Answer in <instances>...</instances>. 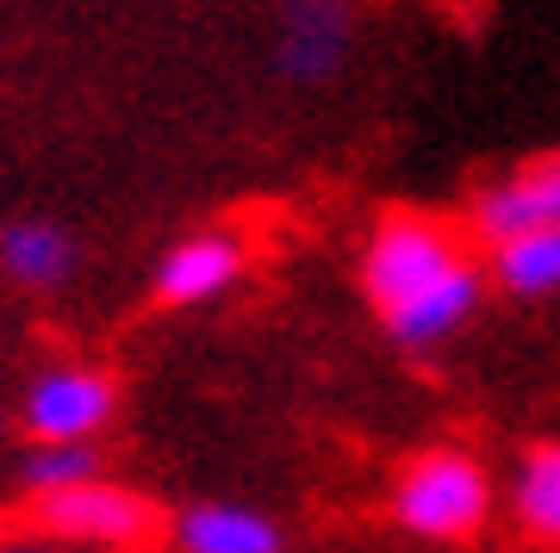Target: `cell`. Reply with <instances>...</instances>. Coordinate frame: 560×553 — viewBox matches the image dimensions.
Instances as JSON below:
<instances>
[{"label":"cell","instance_id":"4","mask_svg":"<svg viewBox=\"0 0 560 553\" xmlns=\"http://www.w3.org/2000/svg\"><path fill=\"white\" fill-rule=\"evenodd\" d=\"M113 411H119V386L88 361L44 367L20 398V423L32 442H94L113 423Z\"/></svg>","mask_w":560,"mask_h":553},{"label":"cell","instance_id":"1","mask_svg":"<svg viewBox=\"0 0 560 553\" xmlns=\"http://www.w3.org/2000/svg\"><path fill=\"white\" fill-rule=\"evenodd\" d=\"M361 293L399 349H442L486 298V261L448 217L386 212L361 243Z\"/></svg>","mask_w":560,"mask_h":553},{"label":"cell","instance_id":"7","mask_svg":"<svg viewBox=\"0 0 560 553\" xmlns=\"http://www.w3.org/2000/svg\"><path fill=\"white\" fill-rule=\"evenodd\" d=\"M243 268H249V249H243L237 231H194V237L162 249L150 293L168 311H194V305H212V298L231 293L243 280Z\"/></svg>","mask_w":560,"mask_h":553},{"label":"cell","instance_id":"11","mask_svg":"<svg viewBox=\"0 0 560 553\" xmlns=\"http://www.w3.org/2000/svg\"><path fill=\"white\" fill-rule=\"evenodd\" d=\"M486 280L511 298H560V231H529L492 249Z\"/></svg>","mask_w":560,"mask_h":553},{"label":"cell","instance_id":"3","mask_svg":"<svg viewBox=\"0 0 560 553\" xmlns=\"http://www.w3.org/2000/svg\"><path fill=\"white\" fill-rule=\"evenodd\" d=\"M32 529H38V541H50V548H143L150 534H156V504L143 492H131V485H119V479H81V485H62V492H44L32 497Z\"/></svg>","mask_w":560,"mask_h":553},{"label":"cell","instance_id":"2","mask_svg":"<svg viewBox=\"0 0 560 553\" xmlns=\"http://www.w3.org/2000/svg\"><path fill=\"white\" fill-rule=\"evenodd\" d=\"M492 510H499V485L486 473V460L467 448H423L393 479V522L430 548L474 541L492 522Z\"/></svg>","mask_w":560,"mask_h":553},{"label":"cell","instance_id":"13","mask_svg":"<svg viewBox=\"0 0 560 553\" xmlns=\"http://www.w3.org/2000/svg\"><path fill=\"white\" fill-rule=\"evenodd\" d=\"M0 553H62V548H50V541H7Z\"/></svg>","mask_w":560,"mask_h":553},{"label":"cell","instance_id":"9","mask_svg":"<svg viewBox=\"0 0 560 553\" xmlns=\"http://www.w3.org/2000/svg\"><path fill=\"white\" fill-rule=\"evenodd\" d=\"M0 268H7V280H20L32 293H57L62 280L75 274V237L50 217H20V224L0 231Z\"/></svg>","mask_w":560,"mask_h":553},{"label":"cell","instance_id":"5","mask_svg":"<svg viewBox=\"0 0 560 553\" xmlns=\"http://www.w3.org/2000/svg\"><path fill=\"white\" fill-rule=\"evenodd\" d=\"M467 231L486 249L529 237V231H560V150L529 156L517 168H504L499 180H486L474 205H467Z\"/></svg>","mask_w":560,"mask_h":553},{"label":"cell","instance_id":"6","mask_svg":"<svg viewBox=\"0 0 560 553\" xmlns=\"http://www.w3.org/2000/svg\"><path fill=\"white\" fill-rule=\"evenodd\" d=\"M355 50V7L349 0H280L275 69L293 87H324L342 75Z\"/></svg>","mask_w":560,"mask_h":553},{"label":"cell","instance_id":"12","mask_svg":"<svg viewBox=\"0 0 560 553\" xmlns=\"http://www.w3.org/2000/svg\"><path fill=\"white\" fill-rule=\"evenodd\" d=\"M94 473H101L94 442H32V455H25V492L32 497L81 485V479H94Z\"/></svg>","mask_w":560,"mask_h":553},{"label":"cell","instance_id":"8","mask_svg":"<svg viewBox=\"0 0 560 553\" xmlns=\"http://www.w3.org/2000/svg\"><path fill=\"white\" fill-rule=\"evenodd\" d=\"M175 553H280V522L249 504H194L168 529Z\"/></svg>","mask_w":560,"mask_h":553},{"label":"cell","instance_id":"10","mask_svg":"<svg viewBox=\"0 0 560 553\" xmlns=\"http://www.w3.org/2000/svg\"><path fill=\"white\" fill-rule=\"evenodd\" d=\"M511 516L536 548H560V442L523 448L511 473Z\"/></svg>","mask_w":560,"mask_h":553}]
</instances>
